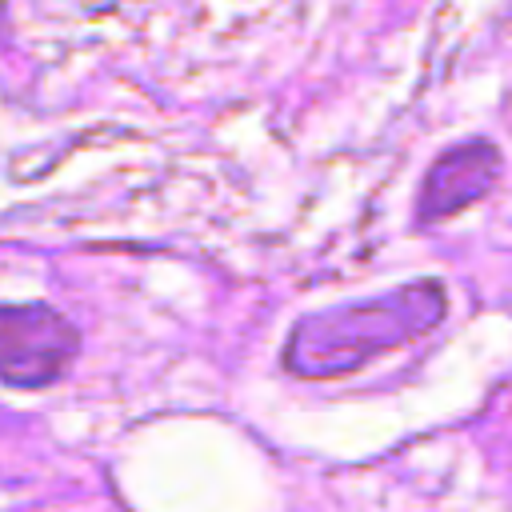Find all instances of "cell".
<instances>
[{
  "label": "cell",
  "mask_w": 512,
  "mask_h": 512,
  "mask_svg": "<svg viewBox=\"0 0 512 512\" xmlns=\"http://www.w3.org/2000/svg\"><path fill=\"white\" fill-rule=\"evenodd\" d=\"M504 156L492 140L484 136H468L460 144H452L448 152L436 156V164L424 176L420 200H416V216L420 224H432L440 216H452L468 204H476L480 196L492 192V184L500 180Z\"/></svg>",
  "instance_id": "obj_3"
},
{
  "label": "cell",
  "mask_w": 512,
  "mask_h": 512,
  "mask_svg": "<svg viewBox=\"0 0 512 512\" xmlns=\"http://www.w3.org/2000/svg\"><path fill=\"white\" fill-rule=\"evenodd\" d=\"M448 312V296L436 280L404 284L388 296H368L352 304H336L324 312L304 316L288 344L284 368L304 380H336L380 352H392L424 332H432Z\"/></svg>",
  "instance_id": "obj_1"
},
{
  "label": "cell",
  "mask_w": 512,
  "mask_h": 512,
  "mask_svg": "<svg viewBox=\"0 0 512 512\" xmlns=\"http://www.w3.org/2000/svg\"><path fill=\"white\" fill-rule=\"evenodd\" d=\"M80 352L76 324L52 304H0V380L8 388L56 384Z\"/></svg>",
  "instance_id": "obj_2"
}]
</instances>
